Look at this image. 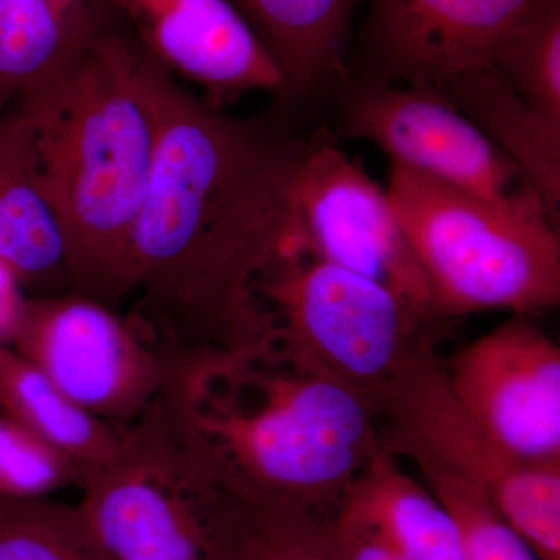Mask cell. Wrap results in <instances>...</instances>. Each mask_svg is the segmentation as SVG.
Returning <instances> with one entry per match:
<instances>
[{
	"mask_svg": "<svg viewBox=\"0 0 560 560\" xmlns=\"http://www.w3.org/2000/svg\"><path fill=\"white\" fill-rule=\"evenodd\" d=\"M522 172L558 224L560 119L534 108L512 90L495 66H478L448 77L436 88Z\"/></svg>",
	"mask_w": 560,
	"mask_h": 560,
	"instance_id": "obj_15",
	"label": "cell"
},
{
	"mask_svg": "<svg viewBox=\"0 0 560 560\" xmlns=\"http://www.w3.org/2000/svg\"><path fill=\"white\" fill-rule=\"evenodd\" d=\"M0 560H108L77 504L0 497Z\"/></svg>",
	"mask_w": 560,
	"mask_h": 560,
	"instance_id": "obj_20",
	"label": "cell"
},
{
	"mask_svg": "<svg viewBox=\"0 0 560 560\" xmlns=\"http://www.w3.org/2000/svg\"><path fill=\"white\" fill-rule=\"evenodd\" d=\"M136 39L173 75L212 95L282 92L271 55L228 0H113Z\"/></svg>",
	"mask_w": 560,
	"mask_h": 560,
	"instance_id": "obj_13",
	"label": "cell"
},
{
	"mask_svg": "<svg viewBox=\"0 0 560 560\" xmlns=\"http://www.w3.org/2000/svg\"><path fill=\"white\" fill-rule=\"evenodd\" d=\"M271 55L283 79L280 97L305 98L341 83L360 0H228Z\"/></svg>",
	"mask_w": 560,
	"mask_h": 560,
	"instance_id": "obj_16",
	"label": "cell"
},
{
	"mask_svg": "<svg viewBox=\"0 0 560 560\" xmlns=\"http://www.w3.org/2000/svg\"><path fill=\"white\" fill-rule=\"evenodd\" d=\"M537 0H366L355 72L383 84L436 88L490 65Z\"/></svg>",
	"mask_w": 560,
	"mask_h": 560,
	"instance_id": "obj_12",
	"label": "cell"
},
{
	"mask_svg": "<svg viewBox=\"0 0 560 560\" xmlns=\"http://www.w3.org/2000/svg\"><path fill=\"white\" fill-rule=\"evenodd\" d=\"M81 490L77 506L108 560H254L259 499L224 477L161 397Z\"/></svg>",
	"mask_w": 560,
	"mask_h": 560,
	"instance_id": "obj_4",
	"label": "cell"
},
{
	"mask_svg": "<svg viewBox=\"0 0 560 560\" xmlns=\"http://www.w3.org/2000/svg\"><path fill=\"white\" fill-rule=\"evenodd\" d=\"M331 529L346 560H407L381 526L346 504L331 517Z\"/></svg>",
	"mask_w": 560,
	"mask_h": 560,
	"instance_id": "obj_25",
	"label": "cell"
},
{
	"mask_svg": "<svg viewBox=\"0 0 560 560\" xmlns=\"http://www.w3.org/2000/svg\"><path fill=\"white\" fill-rule=\"evenodd\" d=\"M83 467L0 411V497L49 499L57 490L80 486Z\"/></svg>",
	"mask_w": 560,
	"mask_h": 560,
	"instance_id": "obj_23",
	"label": "cell"
},
{
	"mask_svg": "<svg viewBox=\"0 0 560 560\" xmlns=\"http://www.w3.org/2000/svg\"><path fill=\"white\" fill-rule=\"evenodd\" d=\"M24 294L13 272L0 261V342L9 345Z\"/></svg>",
	"mask_w": 560,
	"mask_h": 560,
	"instance_id": "obj_26",
	"label": "cell"
},
{
	"mask_svg": "<svg viewBox=\"0 0 560 560\" xmlns=\"http://www.w3.org/2000/svg\"><path fill=\"white\" fill-rule=\"evenodd\" d=\"M386 195L444 318L559 307L560 241L550 217L493 205L397 164Z\"/></svg>",
	"mask_w": 560,
	"mask_h": 560,
	"instance_id": "obj_5",
	"label": "cell"
},
{
	"mask_svg": "<svg viewBox=\"0 0 560 560\" xmlns=\"http://www.w3.org/2000/svg\"><path fill=\"white\" fill-rule=\"evenodd\" d=\"M10 348L91 415L130 427L160 400L164 361L119 313L83 294L25 296Z\"/></svg>",
	"mask_w": 560,
	"mask_h": 560,
	"instance_id": "obj_8",
	"label": "cell"
},
{
	"mask_svg": "<svg viewBox=\"0 0 560 560\" xmlns=\"http://www.w3.org/2000/svg\"><path fill=\"white\" fill-rule=\"evenodd\" d=\"M254 560H346L330 515L289 501L260 500Z\"/></svg>",
	"mask_w": 560,
	"mask_h": 560,
	"instance_id": "obj_24",
	"label": "cell"
},
{
	"mask_svg": "<svg viewBox=\"0 0 560 560\" xmlns=\"http://www.w3.org/2000/svg\"><path fill=\"white\" fill-rule=\"evenodd\" d=\"M464 411L493 444L533 466H560V349L515 315L444 361Z\"/></svg>",
	"mask_w": 560,
	"mask_h": 560,
	"instance_id": "obj_10",
	"label": "cell"
},
{
	"mask_svg": "<svg viewBox=\"0 0 560 560\" xmlns=\"http://www.w3.org/2000/svg\"><path fill=\"white\" fill-rule=\"evenodd\" d=\"M260 298L271 345L370 401L399 377L420 346L436 340L445 319L383 283L305 253L280 259L261 282Z\"/></svg>",
	"mask_w": 560,
	"mask_h": 560,
	"instance_id": "obj_6",
	"label": "cell"
},
{
	"mask_svg": "<svg viewBox=\"0 0 560 560\" xmlns=\"http://www.w3.org/2000/svg\"><path fill=\"white\" fill-rule=\"evenodd\" d=\"M158 143L130 249L127 320L158 355L271 342L268 272L301 253L298 173L311 143L198 97L147 51Z\"/></svg>",
	"mask_w": 560,
	"mask_h": 560,
	"instance_id": "obj_1",
	"label": "cell"
},
{
	"mask_svg": "<svg viewBox=\"0 0 560 560\" xmlns=\"http://www.w3.org/2000/svg\"><path fill=\"white\" fill-rule=\"evenodd\" d=\"M294 205L302 253L436 312L386 190L348 154L329 143L308 147Z\"/></svg>",
	"mask_w": 560,
	"mask_h": 560,
	"instance_id": "obj_11",
	"label": "cell"
},
{
	"mask_svg": "<svg viewBox=\"0 0 560 560\" xmlns=\"http://www.w3.org/2000/svg\"><path fill=\"white\" fill-rule=\"evenodd\" d=\"M340 84L342 135L374 143L390 164L503 208L550 217L522 172L433 88L372 83L349 73Z\"/></svg>",
	"mask_w": 560,
	"mask_h": 560,
	"instance_id": "obj_9",
	"label": "cell"
},
{
	"mask_svg": "<svg viewBox=\"0 0 560 560\" xmlns=\"http://www.w3.org/2000/svg\"><path fill=\"white\" fill-rule=\"evenodd\" d=\"M341 504L381 526L407 560H463L451 512L386 453L360 475Z\"/></svg>",
	"mask_w": 560,
	"mask_h": 560,
	"instance_id": "obj_19",
	"label": "cell"
},
{
	"mask_svg": "<svg viewBox=\"0 0 560 560\" xmlns=\"http://www.w3.org/2000/svg\"><path fill=\"white\" fill-rule=\"evenodd\" d=\"M418 469L458 525L463 560H540L480 489L431 467Z\"/></svg>",
	"mask_w": 560,
	"mask_h": 560,
	"instance_id": "obj_22",
	"label": "cell"
},
{
	"mask_svg": "<svg viewBox=\"0 0 560 560\" xmlns=\"http://www.w3.org/2000/svg\"><path fill=\"white\" fill-rule=\"evenodd\" d=\"M0 261L28 296L73 291L60 231L36 189L27 131L14 109L0 114Z\"/></svg>",
	"mask_w": 560,
	"mask_h": 560,
	"instance_id": "obj_17",
	"label": "cell"
},
{
	"mask_svg": "<svg viewBox=\"0 0 560 560\" xmlns=\"http://www.w3.org/2000/svg\"><path fill=\"white\" fill-rule=\"evenodd\" d=\"M433 341L372 399L383 452L480 489L540 560H560V466L512 458L469 418Z\"/></svg>",
	"mask_w": 560,
	"mask_h": 560,
	"instance_id": "obj_7",
	"label": "cell"
},
{
	"mask_svg": "<svg viewBox=\"0 0 560 560\" xmlns=\"http://www.w3.org/2000/svg\"><path fill=\"white\" fill-rule=\"evenodd\" d=\"M492 65L534 108L560 119V0H537Z\"/></svg>",
	"mask_w": 560,
	"mask_h": 560,
	"instance_id": "obj_21",
	"label": "cell"
},
{
	"mask_svg": "<svg viewBox=\"0 0 560 560\" xmlns=\"http://www.w3.org/2000/svg\"><path fill=\"white\" fill-rule=\"evenodd\" d=\"M0 411L75 460L86 474L116 459L127 429L81 408L43 372L2 342Z\"/></svg>",
	"mask_w": 560,
	"mask_h": 560,
	"instance_id": "obj_18",
	"label": "cell"
},
{
	"mask_svg": "<svg viewBox=\"0 0 560 560\" xmlns=\"http://www.w3.org/2000/svg\"><path fill=\"white\" fill-rule=\"evenodd\" d=\"M117 16L113 0H0V114L49 83Z\"/></svg>",
	"mask_w": 560,
	"mask_h": 560,
	"instance_id": "obj_14",
	"label": "cell"
},
{
	"mask_svg": "<svg viewBox=\"0 0 560 560\" xmlns=\"http://www.w3.org/2000/svg\"><path fill=\"white\" fill-rule=\"evenodd\" d=\"M120 16L13 108L32 175L60 231L73 293L113 311L130 293L132 231L158 143L147 50Z\"/></svg>",
	"mask_w": 560,
	"mask_h": 560,
	"instance_id": "obj_2",
	"label": "cell"
},
{
	"mask_svg": "<svg viewBox=\"0 0 560 560\" xmlns=\"http://www.w3.org/2000/svg\"><path fill=\"white\" fill-rule=\"evenodd\" d=\"M162 361L161 399L224 477L256 499L334 517L385 453L371 401L278 346Z\"/></svg>",
	"mask_w": 560,
	"mask_h": 560,
	"instance_id": "obj_3",
	"label": "cell"
}]
</instances>
